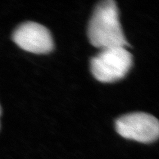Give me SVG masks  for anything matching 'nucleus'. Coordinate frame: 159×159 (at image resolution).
<instances>
[{
  "label": "nucleus",
  "mask_w": 159,
  "mask_h": 159,
  "mask_svg": "<svg viewBox=\"0 0 159 159\" xmlns=\"http://www.w3.org/2000/svg\"><path fill=\"white\" fill-rule=\"evenodd\" d=\"M87 35L91 44L102 50L129 46L120 23L115 1L105 0L97 5L89 23Z\"/></svg>",
  "instance_id": "obj_1"
},
{
  "label": "nucleus",
  "mask_w": 159,
  "mask_h": 159,
  "mask_svg": "<svg viewBox=\"0 0 159 159\" xmlns=\"http://www.w3.org/2000/svg\"><path fill=\"white\" fill-rule=\"evenodd\" d=\"M133 64V56L125 47L102 49L90 61V70L96 79L113 83L123 79Z\"/></svg>",
  "instance_id": "obj_2"
},
{
  "label": "nucleus",
  "mask_w": 159,
  "mask_h": 159,
  "mask_svg": "<svg viewBox=\"0 0 159 159\" xmlns=\"http://www.w3.org/2000/svg\"><path fill=\"white\" fill-rule=\"evenodd\" d=\"M115 125L121 136L138 142L150 143L159 137V121L150 114L136 112L125 114L116 120Z\"/></svg>",
  "instance_id": "obj_3"
},
{
  "label": "nucleus",
  "mask_w": 159,
  "mask_h": 159,
  "mask_svg": "<svg viewBox=\"0 0 159 159\" xmlns=\"http://www.w3.org/2000/svg\"><path fill=\"white\" fill-rule=\"evenodd\" d=\"M12 40L24 50L34 54H46L54 48L50 31L43 25L33 21L20 24L14 30Z\"/></svg>",
  "instance_id": "obj_4"
},
{
  "label": "nucleus",
  "mask_w": 159,
  "mask_h": 159,
  "mask_svg": "<svg viewBox=\"0 0 159 159\" xmlns=\"http://www.w3.org/2000/svg\"><path fill=\"white\" fill-rule=\"evenodd\" d=\"M1 106H0V116H1Z\"/></svg>",
  "instance_id": "obj_5"
}]
</instances>
